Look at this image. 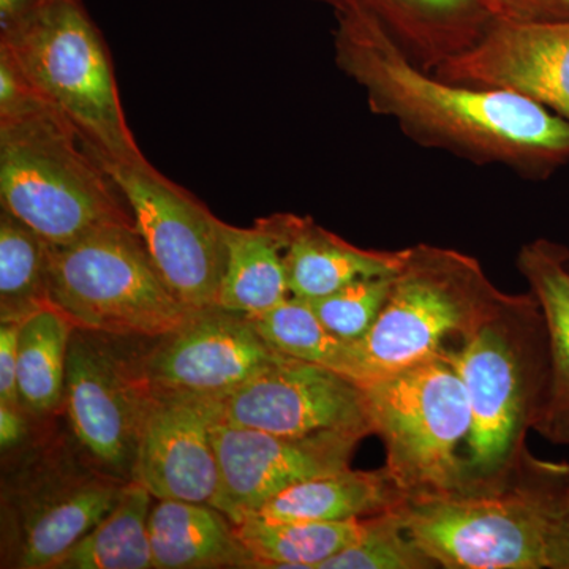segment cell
<instances>
[{
    "mask_svg": "<svg viewBox=\"0 0 569 569\" xmlns=\"http://www.w3.org/2000/svg\"><path fill=\"white\" fill-rule=\"evenodd\" d=\"M336 66L422 148L477 164H501L542 181L569 163V122L505 89L471 88L417 66L378 22L337 14Z\"/></svg>",
    "mask_w": 569,
    "mask_h": 569,
    "instance_id": "6da1fadb",
    "label": "cell"
},
{
    "mask_svg": "<svg viewBox=\"0 0 569 569\" xmlns=\"http://www.w3.org/2000/svg\"><path fill=\"white\" fill-rule=\"evenodd\" d=\"M466 387L470 430L462 451V492H503L522 477L549 388V337L533 293L509 295L478 331L452 348Z\"/></svg>",
    "mask_w": 569,
    "mask_h": 569,
    "instance_id": "7a4b0ae2",
    "label": "cell"
},
{
    "mask_svg": "<svg viewBox=\"0 0 569 569\" xmlns=\"http://www.w3.org/2000/svg\"><path fill=\"white\" fill-rule=\"evenodd\" d=\"M0 204L50 246L107 224H134L91 144L37 96L0 116Z\"/></svg>",
    "mask_w": 569,
    "mask_h": 569,
    "instance_id": "3957f363",
    "label": "cell"
},
{
    "mask_svg": "<svg viewBox=\"0 0 569 569\" xmlns=\"http://www.w3.org/2000/svg\"><path fill=\"white\" fill-rule=\"evenodd\" d=\"M471 254L430 244L407 247L380 317L351 342L356 381L449 353L508 301Z\"/></svg>",
    "mask_w": 569,
    "mask_h": 569,
    "instance_id": "277c9868",
    "label": "cell"
},
{
    "mask_svg": "<svg viewBox=\"0 0 569 569\" xmlns=\"http://www.w3.org/2000/svg\"><path fill=\"white\" fill-rule=\"evenodd\" d=\"M0 50L93 152L119 162L148 160L126 121L110 51L82 0H40L29 17L0 31Z\"/></svg>",
    "mask_w": 569,
    "mask_h": 569,
    "instance_id": "5b68a950",
    "label": "cell"
},
{
    "mask_svg": "<svg viewBox=\"0 0 569 569\" xmlns=\"http://www.w3.org/2000/svg\"><path fill=\"white\" fill-rule=\"evenodd\" d=\"M50 302L74 329L107 336L163 337L194 310L153 264L134 224L114 223L66 246L48 244Z\"/></svg>",
    "mask_w": 569,
    "mask_h": 569,
    "instance_id": "8992f818",
    "label": "cell"
},
{
    "mask_svg": "<svg viewBox=\"0 0 569 569\" xmlns=\"http://www.w3.org/2000/svg\"><path fill=\"white\" fill-rule=\"evenodd\" d=\"M552 471L533 456L503 492L411 497L397 509L438 568L549 569Z\"/></svg>",
    "mask_w": 569,
    "mask_h": 569,
    "instance_id": "52a82bcc",
    "label": "cell"
},
{
    "mask_svg": "<svg viewBox=\"0 0 569 569\" xmlns=\"http://www.w3.org/2000/svg\"><path fill=\"white\" fill-rule=\"evenodd\" d=\"M385 467L408 498L462 492L466 387L447 355L359 381Z\"/></svg>",
    "mask_w": 569,
    "mask_h": 569,
    "instance_id": "ba28073f",
    "label": "cell"
},
{
    "mask_svg": "<svg viewBox=\"0 0 569 569\" xmlns=\"http://www.w3.org/2000/svg\"><path fill=\"white\" fill-rule=\"evenodd\" d=\"M96 156L129 204L134 228L176 298L192 310L216 306L227 261L224 222L148 160Z\"/></svg>",
    "mask_w": 569,
    "mask_h": 569,
    "instance_id": "9c48e42d",
    "label": "cell"
},
{
    "mask_svg": "<svg viewBox=\"0 0 569 569\" xmlns=\"http://www.w3.org/2000/svg\"><path fill=\"white\" fill-rule=\"evenodd\" d=\"M153 397L141 361L119 353L96 332L74 329L67 359V415L78 443L104 473L132 481Z\"/></svg>",
    "mask_w": 569,
    "mask_h": 569,
    "instance_id": "30bf717a",
    "label": "cell"
},
{
    "mask_svg": "<svg viewBox=\"0 0 569 569\" xmlns=\"http://www.w3.org/2000/svg\"><path fill=\"white\" fill-rule=\"evenodd\" d=\"M362 440L340 432L277 436L219 422L213 427L219 488L211 505L238 526L283 490L350 467Z\"/></svg>",
    "mask_w": 569,
    "mask_h": 569,
    "instance_id": "8fae6325",
    "label": "cell"
},
{
    "mask_svg": "<svg viewBox=\"0 0 569 569\" xmlns=\"http://www.w3.org/2000/svg\"><path fill=\"white\" fill-rule=\"evenodd\" d=\"M222 422L277 436H373L365 389L358 381L288 356L223 397Z\"/></svg>",
    "mask_w": 569,
    "mask_h": 569,
    "instance_id": "7c38bea8",
    "label": "cell"
},
{
    "mask_svg": "<svg viewBox=\"0 0 569 569\" xmlns=\"http://www.w3.org/2000/svg\"><path fill=\"white\" fill-rule=\"evenodd\" d=\"M222 417L223 397L156 388L132 481L156 500L211 505L219 488L213 427Z\"/></svg>",
    "mask_w": 569,
    "mask_h": 569,
    "instance_id": "4fadbf2b",
    "label": "cell"
},
{
    "mask_svg": "<svg viewBox=\"0 0 569 569\" xmlns=\"http://www.w3.org/2000/svg\"><path fill=\"white\" fill-rule=\"evenodd\" d=\"M160 339L141 365L153 387L168 391L224 397L283 356L266 343L249 317L219 306L194 310Z\"/></svg>",
    "mask_w": 569,
    "mask_h": 569,
    "instance_id": "5bb4252c",
    "label": "cell"
},
{
    "mask_svg": "<svg viewBox=\"0 0 569 569\" xmlns=\"http://www.w3.org/2000/svg\"><path fill=\"white\" fill-rule=\"evenodd\" d=\"M432 73L471 88L519 93L569 122V21H492L473 47Z\"/></svg>",
    "mask_w": 569,
    "mask_h": 569,
    "instance_id": "9a60e30c",
    "label": "cell"
},
{
    "mask_svg": "<svg viewBox=\"0 0 569 569\" xmlns=\"http://www.w3.org/2000/svg\"><path fill=\"white\" fill-rule=\"evenodd\" d=\"M130 481L104 471L59 470L18 493L11 512L9 563L56 569L69 550L111 511Z\"/></svg>",
    "mask_w": 569,
    "mask_h": 569,
    "instance_id": "2e32d148",
    "label": "cell"
},
{
    "mask_svg": "<svg viewBox=\"0 0 569 569\" xmlns=\"http://www.w3.org/2000/svg\"><path fill=\"white\" fill-rule=\"evenodd\" d=\"M335 14H362L378 22L408 58L433 71L467 51L488 31L492 17L482 0H313Z\"/></svg>",
    "mask_w": 569,
    "mask_h": 569,
    "instance_id": "e0dca14e",
    "label": "cell"
},
{
    "mask_svg": "<svg viewBox=\"0 0 569 569\" xmlns=\"http://www.w3.org/2000/svg\"><path fill=\"white\" fill-rule=\"evenodd\" d=\"M282 239L291 298L312 301L367 277L392 276L402 268L406 249L372 250L350 244L320 227L312 217L271 216Z\"/></svg>",
    "mask_w": 569,
    "mask_h": 569,
    "instance_id": "ac0fdd59",
    "label": "cell"
},
{
    "mask_svg": "<svg viewBox=\"0 0 569 569\" xmlns=\"http://www.w3.org/2000/svg\"><path fill=\"white\" fill-rule=\"evenodd\" d=\"M516 266L548 326L549 388L535 432L569 448V249L549 239H535L520 247Z\"/></svg>",
    "mask_w": 569,
    "mask_h": 569,
    "instance_id": "d6986e66",
    "label": "cell"
},
{
    "mask_svg": "<svg viewBox=\"0 0 569 569\" xmlns=\"http://www.w3.org/2000/svg\"><path fill=\"white\" fill-rule=\"evenodd\" d=\"M156 569H253L258 561L236 526L209 503L159 500L149 516Z\"/></svg>",
    "mask_w": 569,
    "mask_h": 569,
    "instance_id": "ffe728a7",
    "label": "cell"
},
{
    "mask_svg": "<svg viewBox=\"0 0 569 569\" xmlns=\"http://www.w3.org/2000/svg\"><path fill=\"white\" fill-rule=\"evenodd\" d=\"M407 493L387 467L351 470L307 479L269 500L254 516L274 520L346 522L400 507Z\"/></svg>",
    "mask_w": 569,
    "mask_h": 569,
    "instance_id": "44dd1931",
    "label": "cell"
},
{
    "mask_svg": "<svg viewBox=\"0 0 569 569\" xmlns=\"http://www.w3.org/2000/svg\"><path fill=\"white\" fill-rule=\"evenodd\" d=\"M223 233L227 261L216 306L257 317L291 298L282 239L271 217L250 228L224 223Z\"/></svg>",
    "mask_w": 569,
    "mask_h": 569,
    "instance_id": "7402d4cb",
    "label": "cell"
},
{
    "mask_svg": "<svg viewBox=\"0 0 569 569\" xmlns=\"http://www.w3.org/2000/svg\"><path fill=\"white\" fill-rule=\"evenodd\" d=\"M74 326L50 306L20 325L18 392L26 413L44 417L66 402L67 359Z\"/></svg>",
    "mask_w": 569,
    "mask_h": 569,
    "instance_id": "603a6c76",
    "label": "cell"
},
{
    "mask_svg": "<svg viewBox=\"0 0 569 569\" xmlns=\"http://www.w3.org/2000/svg\"><path fill=\"white\" fill-rule=\"evenodd\" d=\"M236 531L258 568L320 569L326 560L353 545L361 535L362 519L307 522L252 516L238 523Z\"/></svg>",
    "mask_w": 569,
    "mask_h": 569,
    "instance_id": "cb8c5ba5",
    "label": "cell"
},
{
    "mask_svg": "<svg viewBox=\"0 0 569 569\" xmlns=\"http://www.w3.org/2000/svg\"><path fill=\"white\" fill-rule=\"evenodd\" d=\"M156 500L130 481L116 507L69 550L56 569L153 568L149 516Z\"/></svg>",
    "mask_w": 569,
    "mask_h": 569,
    "instance_id": "d4e9b609",
    "label": "cell"
},
{
    "mask_svg": "<svg viewBox=\"0 0 569 569\" xmlns=\"http://www.w3.org/2000/svg\"><path fill=\"white\" fill-rule=\"evenodd\" d=\"M50 306L48 242L17 217L0 212V323H22Z\"/></svg>",
    "mask_w": 569,
    "mask_h": 569,
    "instance_id": "484cf974",
    "label": "cell"
},
{
    "mask_svg": "<svg viewBox=\"0 0 569 569\" xmlns=\"http://www.w3.org/2000/svg\"><path fill=\"white\" fill-rule=\"evenodd\" d=\"M249 318L277 353L328 367L353 380L358 377L351 342L332 335L306 301L288 298L274 309Z\"/></svg>",
    "mask_w": 569,
    "mask_h": 569,
    "instance_id": "4316f807",
    "label": "cell"
},
{
    "mask_svg": "<svg viewBox=\"0 0 569 569\" xmlns=\"http://www.w3.org/2000/svg\"><path fill=\"white\" fill-rule=\"evenodd\" d=\"M397 508L362 519L361 535L353 545L326 560L320 569L438 568L410 537Z\"/></svg>",
    "mask_w": 569,
    "mask_h": 569,
    "instance_id": "83f0119b",
    "label": "cell"
},
{
    "mask_svg": "<svg viewBox=\"0 0 569 569\" xmlns=\"http://www.w3.org/2000/svg\"><path fill=\"white\" fill-rule=\"evenodd\" d=\"M395 277L396 274L359 279L335 293L306 302L332 335L347 342H358L365 339L380 317L391 293Z\"/></svg>",
    "mask_w": 569,
    "mask_h": 569,
    "instance_id": "f1b7e54d",
    "label": "cell"
},
{
    "mask_svg": "<svg viewBox=\"0 0 569 569\" xmlns=\"http://www.w3.org/2000/svg\"><path fill=\"white\" fill-rule=\"evenodd\" d=\"M548 557L549 569H569V462L553 463Z\"/></svg>",
    "mask_w": 569,
    "mask_h": 569,
    "instance_id": "f546056e",
    "label": "cell"
},
{
    "mask_svg": "<svg viewBox=\"0 0 569 569\" xmlns=\"http://www.w3.org/2000/svg\"><path fill=\"white\" fill-rule=\"evenodd\" d=\"M493 21H569V0H482Z\"/></svg>",
    "mask_w": 569,
    "mask_h": 569,
    "instance_id": "4dcf8cb0",
    "label": "cell"
},
{
    "mask_svg": "<svg viewBox=\"0 0 569 569\" xmlns=\"http://www.w3.org/2000/svg\"><path fill=\"white\" fill-rule=\"evenodd\" d=\"M20 325L13 321L0 323V403L2 406L21 407L20 392H18Z\"/></svg>",
    "mask_w": 569,
    "mask_h": 569,
    "instance_id": "1f68e13d",
    "label": "cell"
},
{
    "mask_svg": "<svg viewBox=\"0 0 569 569\" xmlns=\"http://www.w3.org/2000/svg\"><path fill=\"white\" fill-rule=\"evenodd\" d=\"M24 413L21 407L0 403V447L3 451L17 448L24 440L28 432Z\"/></svg>",
    "mask_w": 569,
    "mask_h": 569,
    "instance_id": "d6a6232c",
    "label": "cell"
},
{
    "mask_svg": "<svg viewBox=\"0 0 569 569\" xmlns=\"http://www.w3.org/2000/svg\"><path fill=\"white\" fill-rule=\"evenodd\" d=\"M39 3L40 0H0V31L24 20Z\"/></svg>",
    "mask_w": 569,
    "mask_h": 569,
    "instance_id": "836d02e7",
    "label": "cell"
}]
</instances>
